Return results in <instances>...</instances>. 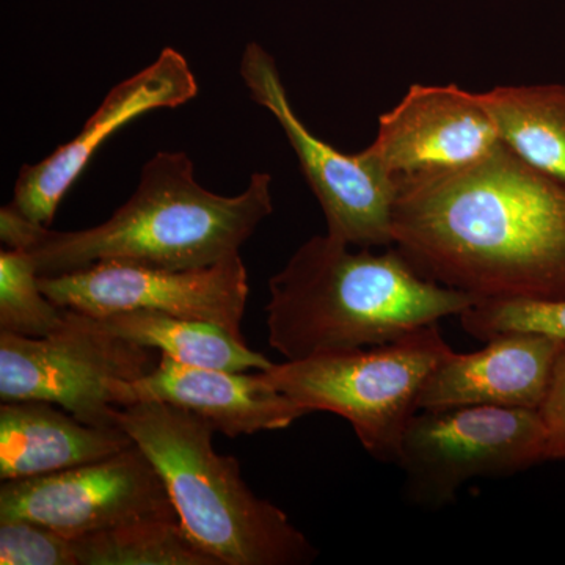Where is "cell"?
Instances as JSON below:
<instances>
[{
	"label": "cell",
	"instance_id": "7",
	"mask_svg": "<svg viewBox=\"0 0 565 565\" xmlns=\"http://www.w3.org/2000/svg\"><path fill=\"white\" fill-rule=\"evenodd\" d=\"M548 460L539 411L463 405L416 412L396 463L415 503L441 508L475 478H498Z\"/></svg>",
	"mask_w": 565,
	"mask_h": 565
},
{
	"label": "cell",
	"instance_id": "8",
	"mask_svg": "<svg viewBox=\"0 0 565 565\" xmlns=\"http://www.w3.org/2000/svg\"><path fill=\"white\" fill-rule=\"evenodd\" d=\"M241 77L253 102L274 115L321 204L327 234L359 247L393 245L397 185L364 151L344 154L316 137L294 111L277 63L258 43L245 47Z\"/></svg>",
	"mask_w": 565,
	"mask_h": 565
},
{
	"label": "cell",
	"instance_id": "17",
	"mask_svg": "<svg viewBox=\"0 0 565 565\" xmlns=\"http://www.w3.org/2000/svg\"><path fill=\"white\" fill-rule=\"evenodd\" d=\"M96 319L115 337L191 366L263 373L275 364L263 353L248 348L245 340L214 323L154 311H122Z\"/></svg>",
	"mask_w": 565,
	"mask_h": 565
},
{
	"label": "cell",
	"instance_id": "4",
	"mask_svg": "<svg viewBox=\"0 0 565 565\" xmlns=\"http://www.w3.org/2000/svg\"><path fill=\"white\" fill-rule=\"evenodd\" d=\"M117 424L161 476L178 519L222 565H308L318 550L280 508L252 492L239 463L212 446L206 419L163 403H134Z\"/></svg>",
	"mask_w": 565,
	"mask_h": 565
},
{
	"label": "cell",
	"instance_id": "12",
	"mask_svg": "<svg viewBox=\"0 0 565 565\" xmlns=\"http://www.w3.org/2000/svg\"><path fill=\"white\" fill-rule=\"evenodd\" d=\"M199 84L184 55L163 50L150 66L115 85L81 132L33 166H24L9 206L22 217L50 226L65 193L84 172L103 141L126 122L195 98Z\"/></svg>",
	"mask_w": 565,
	"mask_h": 565
},
{
	"label": "cell",
	"instance_id": "20",
	"mask_svg": "<svg viewBox=\"0 0 565 565\" xmlns=\"http://www.w3.org/2000/svg\"><path fill=\"white\" fill-rule=\"evenodd\" d=\"M459 318L476 340L530 332L565 341V300H479Z\"/></svg>",
	"mask_w": 565,
	"mask_h": 565
},
{
	"label": "cell",
	"instance_id": "19",
	"mask_svg": "<svg viewBox=\"0 0 565 565\" xmlns=\"http://www.w3.org/2000/svg\"><path fill=\"white\" fill-rule=\"evenodd\" d=\"M65 318L66 308L52 302L41 289L31 256L18 248L0 252V333L50 337Z\"/></svg>",
	"mask_w": 565,
	"mask_h": 565
},
{
	"label": "cell",
	"instance_id": "11",
	"mask_svg": "<svg viewBox=\"0 0 565 565\" xmlns=\"http://www.w3.org/2000/svg\"><path fill=\"white\" fill-rule=\"evenodd\" d=\"M503 143L479 93L457 85H412L382 115L371 161L394 182L456 172Z\"/></svg>",
	"mask_w": 565,
	"mask_h": 565
},
{
	"label": "cell",
	"instance_id": "6",
	"mask_svg": "<svg viewBox=\"0 0 565 565\" xmlns=\"http://www.w3.org/2000/svg\"><path fill=\"white\" fill-rule=\"evenodd\" d=\"M156 352L66 308L65 322L50 337L0 333V399L44 401L90 426L120 427L115 386L154 370Z\"/></svg>",
	"mask_w": 565,
	"mask_h": 565
},
{
	"label": "cell",
	"instance_id": "5",
	"mask_svg": "<svg viewBox=\"0 0 565 565\" xmlns=\"http://www.w3.org/2000/svg\"><path fill=\"white\" fill-rule=\"evenodd\" d=\"M452 352L435 323L394 343L285 360L262 374L308 414L351 423L374 459L396 462L427 379Z\"/></svg>",
	"mask_w": 565,
	"mask_h": 565
},
{
	"label": "cell",
	"instance_id": "14",
	"mask_svg": "<svg viewBox=\"0 0 565 565\" xmlns=\"http://www.w3.org/2000/svg\"><path fill=\"white\" fill-rule=\"evenodd\" d=\"M565 341L542 333H505L481 351L452 352L427 379L419 411L493 405L539 411Z\"/></svg>",
	"mask_w": 565,
	"mask_h": 565
},
{
	"label": "cell",
	"instance_id": "13",
	"mask_svg": "<svg viewBox=\"0 0 565 565\" xmlns=\"http://www.w3.org/2000/svg\"><path fill=\"white\" fill-rule=\"evenodd\" d=\"M118 407L163 403L192 412L230 438L281 430L308 415L263 374L191 366L161 355L154 370L115 386Z\"/></svg>",
	"mask_w": 565,
	"mask_h": 565
},
{
	"label": "cell",
	"instance_id": "9",
	"mask_svg": "<svg viewBox=\"0 0 565 565\" xmlns=\"http://www.w3.org/2000/svg\"><path fill=\"white\" fill-rule=\"evenodd\" d=\"M40 286L52 302L95 318L154 311L214 323L244 340L241 323L250 289L241 255L188 270L99 263L76 273L40 277Z\"/></svg>",
	"mask_w": 565,
	"mask_h": 565
},
{
	"label": "cell",
	"instance_id": "18",
	"mask_svg": "<svg viewBox=\"0 0 565 565\" xmlns=\"http://www.w3.org/2000/svg\"><path fill=\"white\" fill-rule=\"evenodd\" d=\"M73 542L77 565H222L178 515L136 520Z\"/></svg>",
	"mask_w": 565,
	"mask_h": 565
},
{
	"label": "cell",
	"instance_id": "21",
	"mask_svg": "<svg viewBox=\"0 0 565 565\" xmlns=\"http://www.w3.org/2000/svg\"><path fill=\"white\" fill-rule=\"evenodd\" d=\"M0 564L77 565L73 539L29 520L0 522Z\"/></svg>",
	"mask_w": 565,
	"mask_h": 565
},
{
	"label": "cell",
	"instance_id": "1",
	"mask_svg": "<svg viewBox=\"0 0 565 565\" xmlns=\"http://www.w3.org/2000/svg\"><path fill=\"white\" fill-rule=\"evenodd\" d=\"M396 250L478 300H565V184L501 143L456 172L397 182Z\"/></svg>",
	"mask_w": 565,
	"mask_h": 565
},
{
	"label": "cell",
	"instance_id": "2",
	"mask_svg": "<svg viewBox=\"0 0 565 565\" xmlns=\"http://www.w3.org/2000/svg\"><path fill=\"white\" fill-rule=\"evenodd\" d=\"M273 211L269 173L252 174L243 193L222 196L199 184L185 152L161 151L145 163L131 199L102 225L52 232L7 204L0 210V239L28 253L40 277L99 263L202 269L239 255Z\"/></svg>",
	"mask_w": 565,
	"mask_h": 565
},
{
	"label": "cell",
	"instance_id": "15",
	"mask_svg": "<svg viewBox=\"0 0 565 565\" xmlns=\"http://www.w3.org/2000/svg\"><path fill=\"white\" fill-rule=\"evenodd\" d=\"M132 445L121 427L90 426L44 401H14L0 407L2 482L98 462Z\"/></svg>",
	"mask_w": 565,
	"mask_h": 565
},
{
	"label": "cell",
	"instance_id": "10",
	"mask_svg": "<svg viewBox=\"0 0 565 565\" xmlns=\"http://www.w3.org/2000/svg\"><path fill=\"white\" fill-rule=\"evenodd\" d=\"M166 515L178 514L161 476L137 445L98 462L0 487V522L29 520L70 539Z\"/></svg>",
	"mask_w": 565,
	"mask_h": 565
},
{
	"label": "cell",
	"instance_id": "22",
	"mask_svg": "<svg viewBox=\"0 0 565 565\" xmlns=\"http://www.w3.org/2000/svg\"><path fill=\"white\" fill-rule=\"evenodd\" d=\"M548 441V460H565V343L557 355L544 404L539 408Z\"/></svg>",
	"mask_w": 565,
	"mask_h": 565
},
{
	"label": "cell",
	"instance_id": "3",
	"mask_svg": "<svg viewBox=\"0 0 565 565\" xmlns=\"http://www.w3.org/2000/svg\"><path fill=\"white\" fill-rule=\"evenodd\" d=\"M269 296L267 340L285 360L394 343L479 302L422 277L397 250L352 252L330 234L297 248Z\"/></svg>",
	"mask_w": 565,
	"mask_h": 565
},
{
	"label": "cell",
	"instance_id": "16",
	"mask_svg": "<svg viewBox=\"0 0 565 565\" xmlns=\"http://www.w3.org/2000/svg\"><path fill=\"white\" fill-rule=\"evenodd\" d=\"M479 99L516 158L565 184V84L501 85Z\"/></svg>",
	"mask_w": 565,
	"mask_h": 565
}]
</instances>
